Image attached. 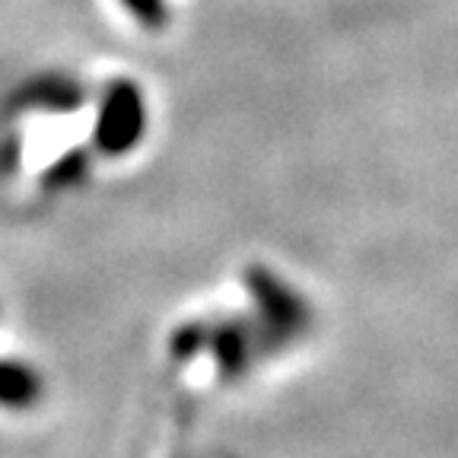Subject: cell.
I'll list each match as a JSON object with an SVG mask.
<instances>
[{
    "label": "cell",
    "mask_w": 458,
    "mask_h": 458,
    "mask_svg": "<svg viewBox=\"0 0 458 458\" xmlns=\"http://www.w3.org/2000/svg\"><path fill=\"white\" fill-rule=\"evenodd\" d=\"M249 290L261 306L258 309V331L265 337L267 351L286 347L309 331V306L284 280L258 267L249 274Z\"/></svg>",
    "instance_id": "cell-1"
},
{
    "label": "cell",
    "mask_w": 458,
    "mask_h": 458,
    "mask_svg": "<svg viewBox=\"0 0 458 458\" xmlns=\"http://www.w3.org/2000/svg\"><path fill=\"white\" fill-rule=\"evenodd\" d=\"M147 131V106L134 83H118L106 93L96 122V143L108 157H122Z\"/></svg>",
    "instance_id": "cell-2"
},
{
    "label": "cell",
    "mask_w": 458,
    "mask_h": 458,
    "mask_svg": "<svg viewBox=\"0 0 458 458\" xmlns=\"http://www.w3.org/2000/svg\"><path fill=\"white\" fill-rule=\"evenodd\" d=\"M45 386L42 376L22 360H0V408L29 411L36 408Z\"/></svg>",
    "instance_id": "cell-3"
},
{
    "label": "cell",
    "mask_w": 458,
    "mask_h": 458,
    "mask_svg": "<svg viewBox=\"0 0 458 458\" xmlns=\"http://www.w3.org/2000/svg\"><path fill=\"white\" fill-rule=\"evenodd\" d=\"M122 4L140 22H153V26H159V22H163V16H165L163 0H122Z\"/></svg>",
    "instance_id": "cell-4"
}]
</instances>
